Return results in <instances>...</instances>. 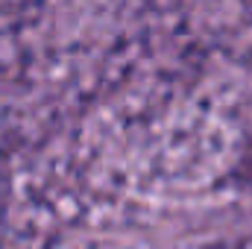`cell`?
I'll list each match as a JSON object with an SVG mask.
<instances>
[{"label": "cell", "mask_w": 252, "mask_h": 249, "mask_svg": "<svg viewBox=\"0 0 252 249\" xmlns=\"http://www.w3.org/2000/svg\"><path fill=\"white\" fill-rule=\"evenodd\" d=\"M241 179H244V185H247V190L252 193V153L244 158V164H241Z\"/></svg>", "instance_id": "1"}]
</instances>
